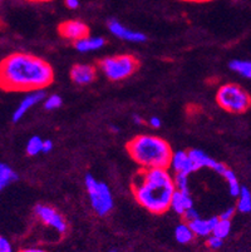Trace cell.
<instances>
[{
  "label": "cell",
  "mask_w": 251,
  "mask_h": 252,
  "mask_svg": "<svg viewBox=\"0 0 251 252\" xmlns=\"http://www.w3.org/2000/svg\"><path fill=\"white\" fill-rule=\"evenodd\" d=\"M106 40L102 36H84L80 40L74 43L75 49L79 53H91L96 52V50H100L105 47Z\"/></svg>",
  "instance_id": "2e32d148"
},
{
  "label": "cell",
  "mask_w": 251,
  "mask_h": 252,
  "mask_svg": "<svg viewBox=\"0 0 251 252\" xmlns=\"http://www.w3.org/2000/svg\"><path fill=\"white\" fill-rule=\"evenodd\" d=\"M127 152L141 169L169 168L174 155L169 142L153 134L136 136L127 143Z\"/></svg>",
  "instance_id": "3957f363"
},
{
  "label": "cell",
  "mask_w": 251,
  "mask_h": 252,
  "mask_svg": "<svg viewBox=\"0 0 251 252\" xmlns=\"http://www.w3.org/2000/svg\"><path fill=\"white\" fill-rule=\"evenodd\" d=\"M0 252H14L13 245L10 244L8 238L0 233Z\"/></svg>",
  "instance_id": "83f0119b"
},
{
  "label": "cell",
  "mask_w": 251,
  "mask_h": 252,
  "mask_svg": "<svg viewBox=\"0 0 251 252\" xmlns=\"http://www.w3.org/2000/svg\"><path fill=\"white\" fill-rule=\"evenodd\" d=\"M181 1H187V3H209L211 0H181Z\"/></svg>",
  "instance_id": "e575fe53"
},
{
  "label": "cell",
  "mask_w": 251,
  "mask_h": 252,
  "mask_svg": "<svg viewBox=\"0 0 251 252\" xmlns=\"http://www.w3.org/2000/svg\"><path fill=\"white\" fill-rule=\"evenodd\" d=\"M222 177H224L225 181H226L230 194L234 197H238L239 194H240L243 186H241L240 182H239L238 177H236V175H235V172L232 171V169L227 168L226 171H225L224 175H222Z\"/></svg>",
  "instance_id": "ffe728a7"
},
{
  "label": "cell",
  "mask_w": 251,
  "mask_h": 252,
  "mask_svg": "<svg viewBox=\"0 0 251 252\" xmlns=\"http://www.w3.org/2000/svg\"><path fill=\"white\" fill-rule=\"evenodd\" d=\"M195 237V233L191 230L190 224L187 222H182V223L177 224L175 228V238L176 241L181 245L190 244Z\"/></svg>",
  "instance_id": "ac0fdd59"
},
{
  "label": "cell",
  "mask_w": 251,
  "mask_h": 252,
  "mask_svg": "<svg viewBox=\"0 0 251 252\" xmlns=\"http://www.w3.org/2000/svg\"><path fill=\"white\" fill-rule=\"evenodd\" d=\"M235 214H236V208H235V207H229V208H226V210H225L224 212H222V214L220 215V216H218V219L227 220V221H231L232 217L235 216Z\"/></svg>",
  "instance_id": "f1b7e54d"
},
{
  "label": "cell",
  "mask_w": 251,
  "mask_h": 252,
  "mask_svg": "<svg viewBox=\"0 0 251 252\" xmlns=\"http://www.w3.org/2000/svg\"><path fill=\"white\" fill-rule=\"evenodd\" d=\"M174 181H175V187H176L177 191L190 192L188 191V176L175 175Z\"/></svg>",
  "instance_id": "d4e9b609"
},
{
  "label": "cell",
  "mask_w": 251,
  "mask_h": 252,
  "mask_svg": "<svg viewBox=\"0 0 251 252\" xmlns=\"http://www.w3.org/2000/svg\"><path fill=\"white\" fill-rule=\"evenodd\" d=\"M148 125L151 126L152 128H161V126H162V122H161L160 117L152 116L151 118L148 119Z\"/></svg>",
  "instance_id": "f546056e"
},
{
  "label": "cell",
  "mask_w": 251,
  "mask_h": 252,
  "mask_svg": "<svg viewBox=\"0 0 251 252\" xmlns=\"http://www.w3.org/2000/svg\"><path fill=\"white\" fill-rule=\"evenodd\" d=\"M53 82L52 65L31 53H11L0 62V88L5 92L44 91Z\"/></svg>",
  "instance_id": "6da1fadb"
},
{
  "label": "cell",
  "mask_w": 251,
  "mask_h": 252,
  "mask_svg": "<svg viewBox=\"0 0 251 252\" xmlns=\"http://www.w3.org/2000/svg\"><path fill=\"white\" fill-rule=\"evenodd\" d=\"M53 147H54V144L50 139H45L44 143H43V153H49L52 152Z\"/></svg>",
  "instance_id": "4dcf8cb0"
},
{
  "label": "cell",
  "mask_w": 251,
  "mask_h": 252,
  "mask_svg": "<svg viewBox=\"0 0 251 252\" xmlns=\"http://www.w3.org/2000/svg\"><path fill=\"white\" fill-rule=\"evenodd\" d=\"M34 215L41 223L57 231L59 235H64L68 231V223L64 217L52 206L38 203L34 207Z\"/></svg>",
  "instance_id": "52a82bcc"
},
{
  "label": "cell",
  "mask_w": 251,
  "mask_h": 252,
  "mask_svg": "<svg viewBox=\"0 0 251 252\" xmlns=\"http://www.w3.org/2000/svg\"><path fill=\"white\" fill-rule=\"evenodd\" d=\"M0 3H1V0H0Z\"/></svg>",
  "instance_id": "f35d334b"
},
{
  "label": "cell",
  "mask_w": 251,
  "mask_h": 252,
  "mask_svg": "<svg viewBox=\"0 0 251 252\" xmlns=\"http://www.w3.org/2000/svg\"><path fill=\"white\" fill-rule=\"evenodd\" d=\"M131 189L138 205L153 215L167 212L176 192L174 176L169 168L140 169Z\"/></svg>",
  "instance_id": "7a4b0ae2"
},
{
  "label": "cell",
  "mask_w": 251,
  "mask_h": 252,
  "mask_svg": "<svg viewBox=\"0 0 251 252\" xmlns=\"http://www.w3.org/2000/svg\"><path fill=\"white\" fill-rule=\"evenodd\" d=\"M28 1H32V3H49L53 0H28Z\"/></svg>",
  "instance_id": "d590c367"
},
{
  "label": "cell",
  "mask_w": 251,
  "mask_h": 252,
  "mask_svg": "<svg viewBox=\"0 0 251 252\" xmlns=\"http://www.w3.org/2000/svg\"><path fill=\"white\" fill-rule=\"evenodd\" d=\"M64 3H66L67 8L71 9V10H74L79 6V0H66Z\"/></svg>",
  "instance_id": "1f68e13d"
},
{
  "label": "cell",
  "mask_w": 251,
  "mask_h": 252,
  "mask_svg": "<svg viewBox=\"0 0 251 252\" xmlns=\"http://www.w3.org/2000/svg\"><path fill=\"white\" fill-rule=\"evenodd\" d=\"M239 212L241 214H249L251 212V192L250 189L243 187L240 194L238 196V205H236Z\"/></svg>",
  "instance_id": "44dd1931"
},
{
  "label": "cell",
  "mask_w": 251,
  "mask_h": 252,
  "mask_svg": "<svg viewBox=\"0 0 251 252\" xmlns=\"http://www.w3.org/2000/svg\"><path fill=\"white\" fill-rule=\"evenodd\" d=\"M87 193L89 197L92 208L98 216H106L113 210L114 201L113 194L110 192L108 185L105 182L97 181L92 175H86L84 177Z\"/></svg>",
  "instance_id": "8992f818"
},
{
  "label": "cell",
  "mask_w": 251,
  "mask_h": 252,
  "mask_svg": "<svg viewBox=\"0 0 251 252\" xmlns=\"http://www.w3.org/2000/svg\"><path fill=\"white\" fill-rule=\"evenodd\" d=\"M188 155H190L191 159H192L193 164L197 168V171L204 168V167H207V168L213 169L214 172L222 176L225 173V171L229 168L226 164L222 163V162L216 161V159H214L213 157H210V156L201 150H190L188 151Z\"/></svg>",
  "instance_id": "30bf717a"
},
{
  "label": "cell",
  "mask_w": 251,
  "mask_h": 252,
  "mask_svg": "<svg viewBox=\"0 0 251 252\" xmlns=\"http://www.w3.org/2000/svg\"><path fill=\"white\" fill-rule=\"evenodd\" d=\"M140 62L131 54L107 57L98 63V68L107 79L113 82L124 81L130 78L138 69Z\"/></svg>",
  "instance_id": "5b68a950"
},
{
  "label": "cell",
  "mask_w": 251,
  "mask_h": 252,
  "mask_svg": "<svg viewBox=\"0 0 251 252\" xmlns=\"http://www.w3.org/2000/svg\"><path fill=\"white\" fill-rule=\"evenodd\" d=\"M97 70L91 64H75L71 69V79L78 86H87L96 79Z\"/></svg>",
  "instance_id": "4fadbf2b"
},
{
  "label": "cell",
  "mask_w": 251,
  "mask_h": 252,
  "mask_svg": "<svg viewBox=\"0 0 251 252\" xmlns=\"http://www.w3.org/2000/svg\"><path fill=\"white\" fill-rule=\"evenodd\" d=\"M18 180V173L8 163L0 162V191Z\"/></svg>",
  "instance_id": "e0dca14e"
},
{
  "label": "cell",
  "mask_w": 251,
  "mask_h": 252,
  "mask_svg": "<svg viewBox=\"0 0 251 252\" xmlns=\"http://www.w3.org/2000/svg\"><path fill=\"white\" fill-rule=\"evenodd\" d=\"M59 34L67 40L75 43L84 36L89 35V28L86 23L80 20H67L63 22L58 28Z\"/></svg>",
  "instance_id": "9c48e42d"
},
{
  "label": "cell",
  "mask_w": 251,
  "mask_h": 252,
  "mask_svg": "<svg viewBox=\"0 0 251 252\" xmlns=\"http://www.w3.org/2000/svg\"><path fill=\"white\" fill-rule=\"evenodd\" d=\"M206 245L209 246V249L218 250L222 247V245H224V240L220 237H216V236H214V235H210L209 236V238H207Z\"/></svg>",
  "instance_id": "484cf974"
},
{
  "label": "cell",
  "mask_w": 251,
  "mask_h": 252,
  "mask_svg": "<svg viewBox=\"0 0 251 252\" xmlns=\"http://www.w3.org/2000/svg\"><path fill=\"white\" fill-rule=\"evenodd\" d=\"M217 216L210 217V219H201L200 217V219L190 222L188 224H190L191 230L195 233V236H199V237H209L210 235H213L214 227L217 223Z\"/></svg>",
  "instance_id": "9a60e30c"
},
{
  "label": "cell",
  "mask_w": 251,
  "mask_h": 252,
  "mask_svg": "<svg viewBox=\"0 0 251 252\" xmlns=\"http://www.w3.org/2000/svg\"><path fill=\"white\" fill-rule=\"evenodd\" d=\"M108 252H119V251H118V250H117V249H110Z\"/></svg>",
  "instance_id": "74e56055"
},
{
  "label": "cell",
  "mask_w": 251,
  "mask_h": 252,
  "mask_svg": "<svg viewBox=\"0 0 251 252\" xmlns=\"http://www.w3.org/2000/svg\"><path fill=\"white\" fill-rule=\"evenodd\" d=\"M45 97H47V94H45L44 91H34L25 93L24 98L20 100L19 104L17 105V108L14 109L13 114H11V121L14 123H18L19 121H22L25 114L31 111L33 107H36V104L43 102Z\"/></svg>",
  "instance_id": "ba28073f"
},
{
  "label": "cell",
  "mask_w": 251,
  "mask_h": 252,
  "mask_svg": "<svg viewBox=\"0 0 251 252\" xmlns=\"http://www.w3.org/2000/svg\"><path fill=\"white\" fill-rule=\"evenodd\" d=\"M18 252H48V251H45V250H41V249H36V247H31V249L19 250Z\"/></svg>",
  "instance_id": "d6a6232c"
},
{
  "label": "cell",
  "mask_w": 251,
  "mask_h": 252,
  "mask_svg": "<svg viewBox=\"0 0 251 252\" xmlns=\"http://www.w3.org/2000/svg\"><path fill=\"white\" fill-rule=\"evenodd\" d=\"M231 232V221H227V220H221L218 219L217 223L215 224L214 227L213 235L216 236V237H220L222 240L227 237Z\"/></svg>",
  "instance_id": "603a6c76"
},
{
  "label": "cell",
  "mask_w": 251,
  "mask_h": 252,
  "mask_svg": "<svg viewBox=\"0 0 251 252\" xmlns=\"http://www.w3.org/2000/svg\"><path fill=\"white\" fill-rule=\"evenodd\" d=\"M133 122H135L136 125L141 126V125H143V119H142L141 116H137V114H135V116H133Z\"/></svg>",
  "instance_id": "836d02e7"
},
{
  "label": "cell",
  "mask_w": 251,
  "mask_h": 252,
  "mask_svg": "<svg viewBox=\"0 0 251 252\" xmlns=\"http://www.w3.org/2000/svg\"><path fill=\"white\" fill-rule=\"evenodd\" d=\"M62 104H63V99L58 94H50L43 100V105L47 111H55V109L61 108Z\"/></svg>",
  "instance_id": "cb8c5ba5"
},
{
  "label": "cell",
  "mask_w": 251,
  "mask_h": 252,
  "mask_svg": "<svg viewBox=\"0 0 251 252\" xmlns=\"http://www.w3.org/2000/svg\"><path fill=\"white\" fill-rule=\"evenodd\" d=\"M182 217H183V220H185V222L190 223V222H192V221H195V220L200 219V214L197 212L196 208L192 207V208H190V210L186 211Z\"/></svg>",
  "instance_id": "4316f807"
},
{
  "label": "cell",
  "mask_w": 251,
  "mask_h": 252,
  "mask_svg": "<svg viewBox=\"0 0 251 252\" xmlns=\"http://www.w3.org/2000/svg\"><path fill=\"white\" fill-rule=\"evenodd\" d=\"M108 29L114 36L118 39H122L124 42L131 43H144L147 40V36L141 32H136L132 29L124 27L122 23H119L116 19H110L107 24Z\"/></svg>",
  "instance_id": "8fae6325"
},
{
  "label": "cell",
  "mask_w": 251,
  "mask_h": 252,
  "mask_svg": "<svg viewBox=\"0 0 251 252\" xmlns=\"http://www.w3.org/2000/svg\"><path fill=\"white\" fill-rule=\"evenodd\" d=\"M43 143L44 141L39 136H33L28 139L27 146H25V152L28 156H38L39 153H43Z\"/></svg>",
  "instance_id": "7402d4cb"
},
{
  "label": "cell",
  "mask_w": 251,
  "mask_h": 252,
  "mask_svg": "<svg viewBox=\"0 0 251 252\" xmlns=\"http://www.w3.org/2000/svg\"><path fill=\"white\" fill-rule=\"evenodd\" d=\"M110 130H112V132H114V133H116V132H118V127H116V126H112V127H110Z\"/></svg>",
  "instance_id": "8d00e7d4"
},
{
  "label": "cell",
  "mask_w": 251,
  "mask_h": 252,
  "mask_svg": "<svg viewBox=\"0 0 251 252\" xmlns=\"http://www.w3.org/2000/svg\"><path fill=\"white\" fill-rule=\"evenodd\" d=\"M193 207V200L191 197L190 192H182L177 191L174 193V197L171 200V206H170V210H172L174 212H176L177 215H181L183 216L186 211L190 210Z\"/></svg>",
  "instance_id": "5bb4252c"
},
{
  "label": "cell",
  "mask_w": 251,
  "mask_h": 252,
  "mask_svg": "<svg viewBox=\"0 0 251 252\" xmlns=\"http://www.w3.org/2000/svg\"><path fill=\"white\" fill-rule=\"evenodd\" d=\"M216 103L229 113L241 114L250 109L251 95L239 84L227 83L217 89Z\"/></svg>",
  "instance_id": "277c9868"
},
{
  "label": "cell",
  "mask_w": 251,
  "mask_h": 252,
  "mask_svg": "<svg viewBox=\"0 0 251 252\" xmlns=\"http://www.w3.org/2000/svg\"><path fill=\"white\" fill-rule=\"evenodd\" d=\"M169 168L174 172L175 175L186 176H190L191 173L197 171V168L193 164L192 159H191L190 155L186 151H177V152H174Z\"/></svg>",
  "instance_id": "7c38bea8"
},
{
  "label": "cell",
  "mask_w": 251,
  "mask_h": 252,
  "mask_svg": "<svg viewBox=\"0 0 251 252\" xmlns=\"http://www.w3.org/2000/svg\"><path fill=\"white\" fill-rule=\"evenodd\" d=\"M229 68L243 78L251 79V61L234 59L229 63Z\"/></svg>",
  "instance_id": "d6986e66"
}]
</instances>
